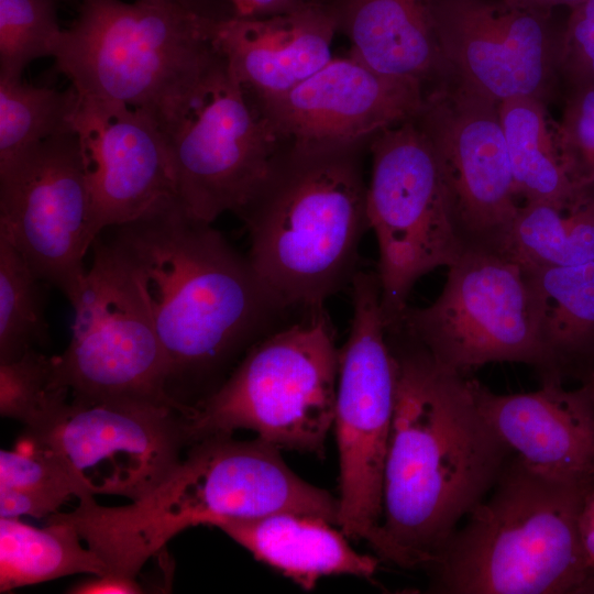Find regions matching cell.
Returning <instances> with one entry per match:
<instances>
[{
  "mask_svg": "<svg viewBox=\"0 0 594 594\" xmlns=\"http://www.w3.org/2000/svg\"><path fill=\"white\" fill-rule=\"evenodd\" d=\"M98 248L151 322L184 414L215 392L288 310L246 256L173 198L117 226Z\"/></svg>",
  "mask_w": 594,
  "mask_h": 594,
  "instance_id": "cell-1",
  "label": "cell"
},
{
  "mask_svg": "<svg viewBox=\"0 0 594 594\" xmlns=\"http://www.w3.org/2000/svg\"><path fill=\"white\" fill-rule=\"evenodd\" d=\"M387 336L397 389L381 522L367 543L389 563L426 570L512 452L482 415L465 375L437 364L402 328Z\"/></svg>",
  "mask_w": 594,
  "mask_h": 594,
  "instance_id": "cell-2",
  "label": "cell"
},
{
  "mask_svg": "<svg viewBox=\"0 0 594 594\" xmlns=\"http://www.w3.org/2000/svg\"><path fill=\"white\" fill-rule=\"evenodd\" d=\"M279 450L258 438L209 436L191 443L179 463L141 498L103 506L88 496L74 510L51 517L76 529L106 563L107 574L132 581L170 539L198 525L289 512L338 526V497L294 473Z\"/></svg>",
  "mask_w": 594,
  "mask_h": 594,
  "instance_id": "cell-3",
  "label": "cell"
},
{
  "mask_svg": "<svg viewBox=\"0 0 594 594\" xmlns=\"http://www.w3.org/2000/svg\"><path fill=\"white\" fill-rule=\"evenodd\" d=\"M365 147L279 144L266 178L237 213L253 271L287 310L323 307L358 273L369 229Z\"/></svg>",
  "mask_w": 594,
  "mask_h": 594,
  "instance_id": "cell-4",
  "label": "cell"
},
{
  "mask_svg": "<svg viewBox=\"0 0 594 594\" xmlns=\"http://www.w3.org/2000/svg\"><path fill=\"white\" fill-rule=\"evenodd\" d=\"M586 488L516 455L426 569L431 593L564 594L594 590L580 534Z\"/></svg>",
  "mask_w": 594,
  "mask_h": 594,
  "instance_id": "cell-5",
  "label": "cell"
},
{
  "mask_svg": "<svg viewBox=\"0 0 594 594\" xmlns=\"http://www.w3.org/2000/svg\"><path fill=\"white\" fill-rule=\"evenodd\" d=\"M232 15L228 0H82L53 58L79 95L154 114L217 58L218 28Z\"/></svg>",
  "mask_w": 594,
  "mask_h": 594,
  "instance_id": "cell-6",
  "label": "cell"
},
{
  "mask_svg": "<svg viewBox=\"0 0 594 594\" xmlns=\"http://www.w3.org/2000/svg\"><path fill=\"white\" fill-rule=\"evenodd\" d=\"M340 349L323 307L256 342L186 416L189 446L251 430L279 449L322 455L333 428Z\"/></svg>",
  "mask_w": 594,
  "mask_h": 594,
  "instance_id": "cell-7",
  "label": "cell"
},
{
  "mask_svg": "<svg viewBox=\"0 0 594 594\" xmlns=\"http://www.w3.org/2000/svg\"><path fill=\"white\" fill-rule=\"evenodd\" d=\"M176 196L196 219L238 213L266 178L279 142L220 54L184 92L152 114Z\"/></svg>",
  "mask_w": 594,
  "mask_h": 594,
  "instance_id": "cell-8",
  "label": "cell"
},
{
  "mask_svg": "<svg viewBox=\"0 0 594 594\" xmlns=\"http://www.w3.org/2000/svg\"><path fill=\"white\" fill-rule=\"evenodd\" d=\"M366 215L378 246L377 278L386 327L408 307L416 282L463 253L433 146L415 117L369 143Z\"/></svg>",
  "mask_w": 594,
  "mask_h": 594,
  "instance_id": "cell-9",
  "label": "cell"
},
{
  "mask_svg": "<svg viewBox=\"0 0 594 594\" xmlns=\"http://www.w3.org/2000/svg\"><path fill=\"white\" fill-rule=\"evenodd\" d=\"M351 288L353 314L340 349L333 419L339 458L338 527L349 539L369 542L382 516L397 360L387 336L376 273L358 271Z\"/></svg>",
  "mask_w": 594,
  "mask_h": 594,
  "instance_id": "cell-10",
  "label": "cell"
},
{
  "mask_svg": "<svg viewBox=\"0 0 594 594\" xmlns=\"http://www.w3.org/2000/svg\"><path fill=\"white\" fill-rule=\"evenodd\" d=\"M437 299L407 307L397 326L440 366L463 374L493 362L542 365L531 270L516 260L463 252ZM394 328V327H392Z\"/></svg>",
  "mask_w": 594,
  "mask_h": 594,
  "instance_id": "cell-11",
  "label": "cell"
},
{
  "mask_svg": "<svg viewBox=\"0 0 594 594\" xmlns=\"http://www.w3.org/2000/svg\"><path fill=\"white\" fill-rule=\"evenodd\" d=\"M185 415L139 399L86 402L67 395L23 436L54 450L92 495L136 501L153 490L189 447Z\"/></svg>",
  "mask_w": 594,
  "mask_h": 594,
  "instance_id": "cell-12",
  "label": "cell"
},
{
  "mask_svg": "<svg viewBox=\"0 0 594 594\" xmlns=\"http://www.w3.org/2000/svg\"><path fill=\"white\" fill-rule=\"evenodd\" d=\"M415 119L433 146L463 252L512 257L521 204L498 105L449 80L426 92Z\"/></svg>",
  "mask_w": 594,
  "mask_h": 594,
  "instance_id": "cell-13",
  "label": "cell"
},
{
  "mask_svg": "<svg viewBox=\"0 0 594 594\" xmlns=\"http://www.w3.org/2000/svg\"><path fill=\"white\" fill-rule=\"evenodd\" d=\"M90 193L78 138H50L0 168V235L47 284L78 301L84 258L95 240Z\"/></svg>",
  "mask_w": 594,
  "mask_h": 594,
  "instance_id": "cell-14",
  "label": "cell"
},
{
  "mask_svg": "<svg viewBox=\"0 0 594 594\" xmlns=\"http://www.w3.org/2000/svg\"><path fill=\"white\" fill-rule=\"evenodd\" d=\"M73 308L70 342L52 356L55 382L70 397L139 399L182 411L168 394V362L151 322L96 246Z\"/></svg>",
  "mask_w": 594,
  "mask_h": 594,
  "instance_id": "cell-15",
  "label": "cell"
},
{
  "mask_svg": "<svg viewBox=\"0 0 594 594\" xmlns=\"http://www.w3.org/2000/svg\"><path fill=\"white\" fill-rule=\"evenodd\" d=\"M441 47L453 77L499 105L544 97L560 70L562 30L551 11L506 0H435Z\"/></svg>",
  "mask_w": 594,
  "mask_h": 594,
  "instance_id": "cell-16",
  "label": "cell"
},
{
  "mask_svg": "<svg viewBox=\"0 0 594 594\" xmlns=\"http://www.w3.org/2000/svg\"><path fill=\"white\" fill-rule=\"evenodd\" d=\"M425 97L420 82L382 75L349 53L283 94L249 98L279 144L369 146L414 118Z\"/></svg>",
  "mask_w": 594,
  "mask_h": 594,
  "instance_id": "cell-17",
  "label": "cell"
},
{
  "mask_svg": "<svg viewBox=\"0 0 594 594\" xmlns=\"http://www.w3.org/2000/svg\"><path fill=\"white\" fill-rule=\"evenodd\" d=\"M74 131L84 157L94 240L177 198L168 152L153 116L79 95Z\"/></svg>",
  "mask_w": 594,
  "mask_h": 594,
  "instance_id": "cell-18",
  "label": "cell"
},
{
  "mask_svg": "<svg viewBox=\"0 0 594 594\" xmlns=\"http://www.w3.org/2000/svg\"><path fill=\"white\" fill-rule=\"evenodd\" d=\"M469 383L486 421L526 466L584 488L594 482V413L580 387L544 381L534 392L497 394Z\"/></svg>",
  "mask_w": 594,
  "mask_h": 594,
  "instance_id": "cell-19",
  "label": "cell"
},
{
  "mask_svg": "<svg viewBox=\"0 0 594 594\" xmlns=\"http://www.w3.org/2000/svg\"><path fill=\"white\" fill-rule=\"evenodd\" d=\"M337 26L321 0L264 18L232 15L221 22L216 46L251 99L283 94L332 59Z\"/></svg>",
  "mask_w": 594,
  "mask_h": 594,
  "instance_id": "cell-20",
  "label": "cell"
},
{
  "mask_svg": "<svg viewBox=\"0 0 594 594\" xmlns=\"http://www.w3.org/2000/svg\"><path fill=\"white\" fill-rule=\"evenodd\" d=\"M350 54L375 72L420 82L426 92L450 80L435 0H321Z\"/></svg>",
  "mask_w": 594,
  "mask_h": 594,
  "instance_id": "cell-21",
  "label": "cell"
},
{
  "mask_svg": "<svg viewBox=\"0 0 594 594\" xmlns=\"http://www.w3.org/2000/svg\"><path fill=\"white\" fill-rule=\"evenodd\" d=\"M213 527L306 591L324 576L367 579L376 572V558L356 551L338 526L316 516L285 512Z\"/></svg>",
  "mask_w": 594,
  "mask_h": 594,
  "instance_id": "cell-22",
  "label": "cell"
},
{
  "mask_svg": "<svg viewBox=\"0 0 594 594\" xmlns=\"http://www.w3.org/2000/svg\"><path fill=\"white\" fill-rule=\"evenodd\" d=\"M530 270L538 301L541 382L582 383L594 370V260Z\"/></svg>",
  "mask_w": 594,
  "mask_h": 594,
  "instance_id": "cell-23",
  "label": "cell"
},
{
  "mask_svg": "<svg viewBox=\"0 0 594 594\" xmlns=\"http://www.w3.org/2000/svg\"><path fill=\"white\" fill-rule=\"evenodd\" d=\"M498 110L519 199L565 205L591 191L571 182L542 98L509 99Z\"/></svg>",
  "mask_w": 594,
  "mask_h": 594,
  "instance_id": "cell-24",
  "label": "cell"
},
{
  "mask_svg": "<svg viewBox=\"0 0 594 594\" xmlns=\"http://www.w3.org/2000/svg\"><path fill=\"white\" fill-rule=\"evenodd\" d=\"M34 527L20 518L0 517V592L108 568L69 524L48 517Z\"/></svg>",
  "mask_w": 594,
  "mask_h": 594,
  "instance_id": "cell-25",
  "label": "cell"
},
{
  "mask_svg": "<svg viewBox=\"0 0 594 594\" xmlns=\"http://www.w3.org/2000/svg\"><path fill=\"white\" fill-rule=\"evenodd\" d=\"M512 257L529 268L593 261L594 191L565 205L524 202L514 223Z\"/></svg>",
  "mask_w": 594,
  "mask_h": 594,
  "instance_id": "cell-26",
  "label": "cell"
},
{
  "mask_svg": "<svg viewBox=\"0 0 594 594\" xmlns=\"http://www.w3.org/2000/svg\"><path fill=\"white\" fill-rule=\"evenodd\" d=\"M88 496L48 446L22 436L14 450L0 451V517L47 518L73 498Z\"/></svg>",
  "mask_w": 594,
  "mask_h": 594,
  "instance_id": "cell-27",
  "label": "cell"
},
{
  "mask_svg": "<svg viewBox=\"0 0 594 594\" xmlns=\"http://www.w3.org/2000/svg\"><path fill=\"white\" fill-rule=\"evenodd\" d=\"M78 92L0 77V168L41 142L74 131Z\"/></svg>",
  "mask_w": 594,
  "mask_h": 594,
  "instance_id": "cell-28",
  "label": "cell"
},
{
  "mask_svg": "<svg viewBox=\"0 0 594 594\" xmlns=\"http://www.w3.org/2000/svg\"><path fill=\"white\" fill-rule=\"evenodd\" d=\"M44 284L22 254L0 235V363L47 343Z\"/></svg>",
  "mask_w": 594,
  "mask_h": 594,
  "instance_id": "cell-29",
  "label": "cell"
},
{
  "mask_svg": "<svg viewBox=\"0 0 594 594\" xmlns=\"http://www.w3.org/2000/svg\"><path fill=\"white\" fill-rule=\"evenodd\" d=\"M62 32L55 0H0V77L22 78L31 62L53 57Z\"/></svg>",
  "mask_w": 594,
  "mask_h": 594,
  "instance_id": "cell-30",
  "label": "cell"
},
{
  "mask_svg": "<svg viewBox=\"0 0 594 594\" xmlns=\"http://www.w3.org/2000/svg\"><path fill=\"white\" fill-rule=\"evenodd\" d=\"M68 391L54 378L52 356L37 349L0 363V413L30 427L58 395ZM69 392V391H68Z\"/></svg>",
  "mask_w": 594,
  "mask_h": 594,
  "instance_id": "cell-31",
  "label": "cell"
},
{
  "mask_svg": "<svg viewBox=\"0 0 594 594\" xmlns=\"http://www.w3.org/2000/svg\"><path fill=\"white\" fill-rule=\"evenodd\" d=\"M553 132L571 182L594 190V86L572 88Z\"/></svg>",
  "mask_w": 594,
  "mask_h": 594,
  "instance_id": "cell-32",
  "label": "cell"
},
{
  "mask_svg": "<svg viewBox=\"0 0 594 594\" xmlns=\"http://www.w3.org/2000/svg\"><path fill=\"white\" fill-rule=\"evenodd\" d=\"M560 72L572 88L594 86V0L570 9L562 31Z\"/></svg>",
  "mask_w": 594,
  "mask_h": 594,
  "instance_id": "cell-33",
  "label": "cell"
},
{
  "mask_svg": "<svg viewBox=\"0 0 594 594\" xmlns=\"http://www.w3.org/2000/svg\"><path fill=\"white\" fill-rule=\"evenodd\" d=\"M234 15L241 18H264L287 13L304 6L307 0H228Z\"/></svg>",
  "mask_w": 594,
  "mask_h": 594,
  "instance_id": "cell-34",
  "label": "cell"
},
{
  "mask_svg": "<svg viewBox=\"0 0 594 594\" xmlns=\"http://www.w3.org/2000/svg\"><path fill=\"white\" fill-rule=\"evenodd\" d=\"M76 594L97 593H142L143 588L138 581L122 579L111 574L92 575L90 579L73 586L69 591Z\"/></svg>",
  "mask_w": 594,
  "mask_h": 594,
  "instance_id": "cell-35",
  "label": "cell"
},
{
  "mask_svg": "<svg viewBox=\"0 0 594 594\" xmlns=\"http://www.w3.org/2000/svg\"><path fill=\"white\" fill-rule=\"evenodd\" d=\"M580 534L588 563L594 571V482L584 492L580 513Z\"/></svg>",
  "mask_w": 594,
  "mask_h": 594,
  "instance_id": "cell-36",
  "label": "cell"
},
{
  "mask_svg": "<svg viewBox=\"0 0 594 594\" xmlns=\"http://www.w3.org/2000/svg\"><path fill=\"white\" fill-rule=\"evenodd\" d=\"M508 3L530 8L541 11H552L553 8L559 6L568 7L572 9L583 2L584 0H506Z\"/></svg>",
  "mask_w": 594,
  "mask_h": 594,
  "instance_id": "cell-37",
  "label": "cell"
},
{
  "mask_svg": "<svg viewBox=\"0 0 594 594\" xmlns=\"http://www.w3.org/2000/svg\"><path fill=\"white\" fill-rule=\"evenodd\" d=\"M585 397L587 398L592 410L594 413V370L593 372L582 382L580 386Z\"/></svg>",
  "mask_w": 594,
  "mask_h": 594,
  "instance_id": "cell-38",
  "label": "cell"
},
{
  "mask_svg": "<svg viewBox=\"0 0 594 594\" xmlns=\"http://www.w3.org/2000/svg\"><path fill=\"white\" fill-rule=\"evenodd\" d=\"M138 1L155 3V2H163V1H167V0H138Z\"/></svg>",
  "mask_w": 594,
  "mask_h": 594,
  "instance_id": "cell-39",
  "label": "cell"
},
{
  "mask_svg": "<svg viewBox=\"0 0 594 594\" xmlns=\"http://www.w3.org/2000/svg\"><path fill=\"white\" fill-rule=\"evenodd\" d=\"M82 1V0H81Z\"/></svg>",
  "mask_w": 594,
  "mask_h": 594,
  "instance_id": "cell-40",
  "label": "cell"
}]
</instances>
